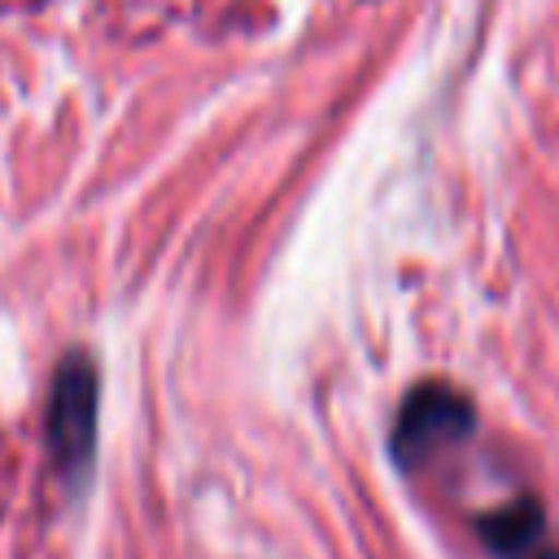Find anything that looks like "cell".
<instances>
[{
  "mask_svg": "<svg viewBox=\"0 0 559 559\" xmlns=\"http://www.w3.org/2000/svg\"><path fill=\"white\" fill-rule=\"evenodd\" d=\"M542 524H546L542 507L533 498H515L498 511H485L476 520V533L498 559H520L524 550H533L542 542Z\"/></svg>",
  "mask_w": 559,
  "mask_h": 559,
  "instance_id": "3957f363",
  "label": "cell"
},
{
  "mask_svg": "<svg viewBox=\"0 0 559 559\" xmlns=\"http://www.w3.org/2000/svg\"><path fill=\"white\" fill-rule=\"evenodd\" d=\"M537 559H559V550H546V555H537Z\"/></svg>",
  "mask_w": 559,
  "mask_h": 559,
  "instance_id": "277c9868",
  "label": "cell"
},
{
  "mask_svg": "<svg viewBox=\"0 0 559 559\" xmlns=\"http://www.w3.org/2000/svg\"><path fill=\"white\" fill-rule=\"evenodd\" d=\"M48 441L66 476L83 480L96 454V367L87 354H66L48 397Z\"/></svg>",
  "mask_w": 559,
  "mask_h": 559,
  "instance_id": "6da1fadb",
  "label": "cell"
},
{
  "mask_svg": "<svg viewBox=\"0 0 559 559\" xmlns=\"http://www.w3.org/2000/svg\"><path fill=\"white\" fill-rule=\"evenodd\" d=\"M472 428H476L472 402L459 389L428 380V384L406 393V402L397 411V424H393V437H389V450L402 467H419L437 450L459 445Z\"/></svg>",
  "mask_w": 559,
  "mask_h": 559,
  "instance_id": "7a4b0ae2",
  "label": "cell"
}]
</instances>
